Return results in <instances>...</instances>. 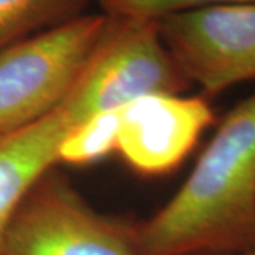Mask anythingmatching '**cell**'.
Instances as JSON below:
<instances>
[{
  "mask_svg": "<svg viewBox=\"0 0 255 255\" xmlns=\"http://www.w3.org/2000/svg\"><path fill=\"white\" fill-rule=\"evenodd\" d=\"M101 13L111 17L159 18L223 4L255 3V0H98Z\"/></svg>",
  "mask_w": 255,
  "mask_h": 255,
  "instance_id": "obj_10",
  "label": "cell"
},
{
  "mask_svg": "<svg viewBox=\"0 0 255 255\" xmlns=\"http://www.w3.org/2000/svg\"><path fill=\"white\" fill-rule=\"evenodd\" d=\"M92 0H0V51L88 13Z\"/></svg>",
  "mask_w": 255,
  "mask_h": 255,
  "instance_id": "obj_8",
  "label": "cell"
},
{
  "mask_svg": "<svg viewBox=\"0 0 255 255\" xmlns=\"http://www.w3.org/2000/svg\"><path fill=\"white\" fill-rule=\"evenodd\" d=\"M121 108L97 114L64 137L57 163L88 166L98 163L118 149Z\"/></svg>",
  "mask_w": 255,
  "mask_h": 255,
  "instance_id": "obj_9",
  "label": "cell"
},
{
  "mask_svg": "<svg viewBox=\"0 0 255 255\" xmlns=\"http://www.w3.org/2000/svg\"><path fill=\"white\" fill-rule=\"evenodd\" d=\"M191 85L164 44L157 20L107 16L61 107L78 127L142 97L183 95Z\"/></svg>",
  "mask_w": 255,
  "mask_h": 255,
  "instance_id": "obj_2",
  "label": "cell"
},
{
  "mask_svg": "<svg viewBox=\"0 0 255 255\" xmlns=\"http://www.w3.org/2000/svg\"><path fill=\"white\" fill-rule=\"evenodd\" d=\"M132 237L139 255L255 250V92L221 119L170 201L132 221Z\"/></svg>",
  "mask_w": 255,
  "mask_h": 255,
  "instance_id": "obj_1",
  "label": "cell"
},
{
  "mask_svg": "<svg viewBox=\"0 0 255 255\" xmlns=\"http://www.w3.org/2000/svg\"><path fill=\"white\" fill-rule=\"evenodd\" d=\"M210 255H255V250L244 251V253H233V254H210Z\"/></svg>",
  "mask_w": 255,
  "mask_h": 255,
  "instance_id": "obj_11",
  "label": "cell"
},
{
  "mask_svg": "<svg viewBox=\"0 0 255 255\" xmlns=\"http://www.w3.org/2000/svg\"><path fill=\"white\" fill-rule=\"evenodd\" d=\"M216 122L206 95H147L121 108L118 152L145 177L174 172Z\"/></svg>",
  "mask_w": 255,
  "mask_h": 255,
  "instance_id": "obj_6",
  "label": "cell"
},
{
  "mask_svg": "<svg viewBox=\"0 0 255 255\" xmlns=\"http://www.w3.org/2000/svg\"><path fill=\"white\" fill-rule=\"evenodd\" d=\"M157 21L166 47L203 95L255 80V3L182 11Z\"/></svg>",
  "mask_w": 255,
  "mask_h": 255,
  "instance_id": "obj_5",
  "label": "cell"
},
{
  "mask_svg": "<svg viewBox=\"0 0 255 255\" xmlns=\"http://www.w3.org/2000/svg\"><path fill=\"white\" fill-rule=\"evenodd\" d=\"M4 255H139L132 221L92 209L71 180L51 167L11 219Z\"/></svg>",
  "mask_w": 255,
  "mask_h": 255,
  "instance_id": "obj_4",
  "label": "cell"
},
{
  "mask_svg": "<svg viewBox=\"0 0 255 255\" xmlns=\"http://www.w3.org/2000/svg\"><path fill=\"white\" fill-rule=\"evenodd\" d=\"M75 127L73 115L60 107L33 125L0 133V255L18 204L38 177L58 164L60 145Z\"/></svg>",
  "mask_w": 255,
  "mask_h": 255,
  "instance_id": "obj_7",
  "label": "cell"
},
{
  "mask_svg": "<svg viewBox=\"0 0 255 255\" xmlns=\"http://www.w3.org/2000/svg\"><path fill=\"white\" fill-rule=\"evenodd\" d=\"M105 18L85 13L0 51V133L33 125L63 105Z\"/></svg>",
  "mask_w": 255,
  "mask_h": 255,
  "instance_id": "obj_3",
  "label": "cell"
}]
</instances>
